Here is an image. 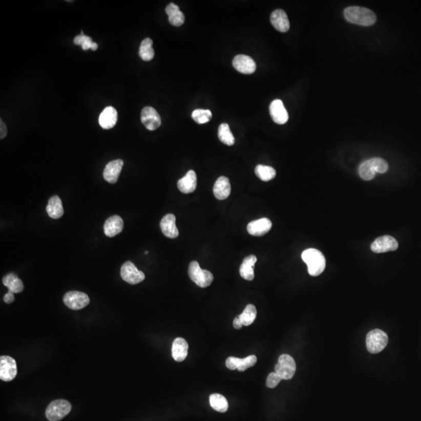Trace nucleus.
Instances as JSON below:
<instances>
[{"mask_svg": "<svg viewBox=\"0 0 421 421\" xmlns=\"http://www.w3.org/2000/svg\"><path fill=\"white\" fill-rule=\"evenodd\" d=\"M165 12L169 16V22L170 25L175 27H180L185 22V16L183 12L180 11V7L176 4H169L165 8Z\"/></svg>", "mask_w": 421, "mask_h": 421, "instance_id": "nucleus-25", "label": "nucleus"}, {"mask_svg": "<svg viewBox=\"0 0 421 421\" xmlns=\"http://www.w3.org/2000/svg\"><path fill=\"white\" fill-rule=\"evenodd\" d=\"M17 374L16 361L10 356L0 357V379L4 382H11Z\"/></svg>", "mask_w": 421, "mask_h": 421, "instance_id": "nucleus-9", "label": "nucleus"}, {"mask_svg": "<svg viewBox=\"0 0 421 421\" xmlns=\"http://www.w3.org/2000/svg\"><path fill=\"white\" fill-rule=\"evenodd\" d=\"M162 234L168 238L175 239L179 236V230L176 225V216L168 214L162 218L160 222Z\"/></svg>", "mask_w": 421, "mask_h": 421, "instance_id": "nucleus-19", "label": "nucleus"}, {"mask_svg": "<svg viewBox=\"0 0 421 421\" xmlns=\"http://www.w3.org/2000/svg\"><path fill=\"white\" fill-rule=\"evenodd\" d=\"M269 112L271 119L277 124H285L289 119V114L282 100H274L270 104Z\"/></svg>", "mask_w": 421, "mask_h": 421, "instance_id": "nucleus-12", "label": "nucleus"}, {"mask_svg": "<svg viewBox=\"0 0 421 421\" xmlns=\"http://www.w3.org/2000/svg\"><path fill=\"white\" fill-rule=\"evenodd\" d=\"M255 174L263 181H269L276 177V171L274 168L268 165H258L255 168Z\"/></svg>", "mask_w": 421, "mask_h": 421, "instance_id": "nucleus-31", "label": "nucleus"}, {"mask_svg": "<svg viewBox=\"0 0 421 421\" xmlns=\"http://www.w3.org/2000/svg\"><path fill=\"white\" fill-rule=\"evenodd\" d=\"M3 283L8 288L9 292L13 293H19L24 290V284L18 276L14 273L6 275L3 278Z\"/></svg>", "mask_w": 421, "mask_h": 421, "instance_id": "nucleus-27", "label": "nucleus"}, {"mask_svg": "<svg viewBox=\"0 0 421 421\" xmlns=\"http://www.w3.org/2000/svg\"><path fill=\"white\" fill-rule=\"evenodd\" d=\"M117 119L118 113L116 109L108 107L101 112L98 122L103 129L110 130L116 126Z\"/></svg>", "mask_w": 421, "mask_h": 421, "instance_id": "nucleus-18", "label": "nucleus"}, {"mask_svg": "<svg viewBox=\"0 0 421 421\" xmlns=\"http://www.w3.org/2000/svg\"><path fill=\"white\" fill-rule=\"evenodd\" d=\"M178 189L183 194H191L197 188V175L194 170H190L186 176L177 183Z\"/></svg>", "mask_w": 421, "mask_h": 421, "instance_id": "nucleus-21", "label": "nucleus"}, {"mask_svg": "<svg viewBox=\"0 0 421 421\" xmlns=\"http://www.w3.org/2000/svg\"><path fill=\"white\" fill-rule=\"evenodd\" d=\"M7 134V126H6L5 123H4V121L1 119L0 120V139L2 140V139L5 138Z\"/></svg>", "mask_w": 421, "mask_h": 421, "instance_id": "nucleus-38", "label": "nucleus"}, {"mask_svg": "<svg viewBox=\"0 0 421 421\" xmlns=\"http://www.w3.org/2000/svg\"><path fill=\"white\" fill-rule=\"evenodd\" d=\"M389 342L387 334L380 329L370 331L366 337V345L368 352L373 354L380 353L386 347Z\"/></svg>", "mask_w": 421, "mask_h": 421, "instance_id": "nucleus-3", "label": "nucleus"}, {"mask_svg": "<svg viewBox=\"0 0 421 421\" xmlns=\"http://www.w3.org/2000/svg\"><path fill=\"white\" fill-rule=\"evenodd\" d=\"M257 260V257L253 255H249L243 259L240 268V274L243 279L247 281H252L255 279L254 267Z\"/></svg>", "mask_w": 421, "mask_h": 421, "instance_id": "nucleus-24", "label": "nucleus"}, {"mask_svg": "<svg viewBox=\"0 0 421 421\" xmlns=\"http://www.w3.org/2000/svg\"><path fill=\"white\" fill-rule=\"evenodd\" d=\"M297 366L292 356L288 354H283L279 356L277 364L275 367L276 372L283 380H289L295 374Z\"/></svg>", "mask_w": 421, "mask_h": 421, "instance_id": "nucleus-6", "label": "nucleus"}, {"mask_svg": "<svg viewBox=\"0 0 421 421\" xmlns=\"http://www.w3.org/2000/svg\"><path fill=\"white\" fill-rule=\"evenodd\" d=\"M123 229V221L119 216L109 218L104 225V233L108 237H113L120 234Z\"/></svg>", "mask_w": 421, "mask_h": 421, "instance_id": "nucleus-20", "label": "nucleus"}, {"mask_svg": "<svg viewBox=\"0 0 421 421\" xmlns=\"http://www.w3.org/2000/svg\"><path fill=\"white\" fill-rule=\"evenodd\" d=\"M140 119L144 127L152 131L158 129L162 123L159 113L150 107H146L143 109L140 114Z\"/></svg>", "mask_w": 421, "mask_h": 421, "instance_id": "nucleus-11", "label": "nucleus"}, {"mask_svg": "<svg viewBox=\"0 0 421 421\" xmlns=\"http://www.w3.org/2000/svg\"><path fill=\"white\" fill-rule=\"evenodd\" d=\"M271 226H272V223L270 219L262 218V219L250 222L247 225V232L251 236L261 237V236L268 234L271 229Z\"/></svg>", "mask_w": 421, "mask_h": 421, "instance_id": "nucleus-15", "label": "nucleus"}, {"mask_svg": "<svg viewBox=\"0 0 421 421\" xmlns=\"http://www.w3.org/2000/svg\"><path fill=\"white\" fill-rule=\"evenodd\" d=\"M234 68L244 74H251L256 70V64L255 60L246 55H238L233 60Z\"/></svg>", "mask_w": 421, "mask_h": 421, "instance_id": "nucleus-14", "label": "nucleus"}, {"mask_svg": "<svg viewBox=\"0 0 421 421\" xmlns=\"http://www.w3.org/2000/svg\"><path fill=\"white\" fill-rule=\"evenodd\" d=\"M188 343L183 338H177L173 341L172 346V355L177 362H182L186 359L188 354Z\"/></svg>", "mask_w": 421, "mask_h": 421, "instance_id": "nucleus-23", "label": "nucleus"}, {"mask_svg": "<svg viewBox=\"0 0 421 421\" xmlns=\"http://www.w3.org/2000/svg\"><path fill=\"white\" fill-rule=\"evenodd\" d=\"M271 24L279 32H287L290 28L289 18L284 10H276L273 11L270 17Z\"/></svg>", "mask_w": 421, "mask_h": 421, "instance_id": "nucleus-17", "label": "nucleus"}, {"mask_svg": "<svg viewBox=\"0 0 421 421\" xmlns=\"http://www.w3.org/2000/svg\"><path fill=\"white\" fill-rule=\"evenodd\" d=\"M123 166V161L121 159L112 161L107 164L103 172V177L108 183L114 184L117 182Z\"/></svg>", "mask_w": 421, "mask_h": 421, "instance_id": "nucleus-16", "label": "nucleus"}, {"mask_svg": "<svg viewBox=\"0 0 421 421\" xmlns=\"http://www.w3.org/2000/svg\"><path fill=\"white\" fill-rule=\"evenodd\" d=\"M218 137H219L221 142L223 143L225 145L232 146L235 144V138H234V134L231 132L230 128L227 123H222L219 127Z\"/></svg>", "mask_w": 421, "mask_h": 421, "instance_id": "nucleus-30", "label": "nucleus"}, {"mask_svg": "<svg viewBox=\"0 0 421 421\" xmlns=\"http://www.w3.org/2000/svg\"><path fill=\"white\" fill-rule=\"evenodd\" d=\"M65 305L71 310H78L85 308L90 303L89 296L79 291H70L64 297Z\"/></svg>", "mask_w": 421, "mask_h": 421, "instance_id": "nucleus-7", "label": "nucleus"}, {"mask_svg": "<svg viewBox=\"0 0 421 421\" xmlns=\"http://www.w3.org/2000/svg\"><path fill=\"white\" fill-rule=\"evenodd\" d=\"M153 41L151 38H144L140 43L139 49V56L144 61H150L155 56V51L153 48Z\"/></svg>", "mask_w": 421, "mask_h": 421, "instance_id": "nucleus-29", "label": "nucleus"}, {"mask_svg": "<svg viewBox=\"0 0 421 421\" xmlns=\"http://www.w3.org/2000/svg\"><path fill=\"white\" fill-rule=\"evenodd\" d=\"M257 316V310L253 304H248L245 307L244 310L241 314L239 315L242 324L244 326H249L255 321Z\"/></svg>", "mask_w": 421, "mask_h": 421, "instance_id": "nucleus-32", "label": "nucleus"}, {"mask_svg": "<svg viewBox=\"0 0 421 421\" xmlns=\"http://www.w3.org/2000/svg\"><path fill=\"white\" fill-rule=\"evenodd\" d=\"M369 161L376 173H385L389 170V164L383 159L374 158L369 159Z\"/></svg>", "mask_w": 421, "mask_h": 421, "instance_id": "nucleus-36", "label": "nucleus"}, {"mask_svg": "<svg viewBox=\"0 0 421 421\" xmlns=\"http://www.w3.org/2000/svg\"><path fill=\"white\" fill-rule=\"evenodd\" d=\"M360 177L364 180H371L375 177L376 172L371 165L369 160L364 161L359 167Z\"/></svg>", "mask_w": 421, "mask_h": 421, "instance_id": "nucleus-34", "label": "nucleus"}, {"mask_svg": "<svg viewBox=\"0 0 421 421\" xmlns=\"http://www.w3.org/2000/svg\"><path fill=\"white\" fill-rule=\"evenodd\" d=\"M344 16L349 23L361 26H371L377 20L375 13L370 9L361 7H349L345 9Z\"/></svg>", "mask_w": 421, "mask_h": 421, "instance_id": "nucleus-1", "label": "nucleus"}, {"mask_svg": "<svg viewBox=\"0 0 421 421\" xmlns=\"http://www.w3.org/2000/svg\"><path fill=\"white\" fill-rule=\"evenodd\" d=\"M72 406L65 399H57L48 406L46 409V418L49 421H59L70 413Z\"/></svg>", "mask_w": 421, "mask_h": 421, "instance_id": "nucleus-5", "label": "nucleus"}, {"mask_svg": "<svg viewBox=\"0 0 421 421\" xmlns=\"http://www.w3.org/2000/svg\"><path fill=\"white\" fill-rule=\"evenodd\" d=\"M215 197L219 200H225L229 198L231 192V185L229 179L225 177H220L213 187Z\"/></svg>", "mask_w": 421, "mask_h": 421, "instance_id": "nucleus-22", "label": "nucleus"}, {"mask_svg": "<svg viewBox=\"0 0 421 421\" xmlns=\"http://www.w3.org/2000/svg\"><path fill=\"white\" fill-rule=\"evenodd\" d=\"M13 292H8L4 296V301L6 304H11L14 301V295Z\"/></svg>", "mask_w": 421, "mask_h": 421, "instance_id": "nucleus-39", "label": "nucleus"}, {"mask_svg": "<svg viewBox=\"0 0 421 421\" xmlns=\"http://www.w3.org/2000/svg\"><path fill=\"white\" fill-rule=\"evenodd\" d=\"M398 247V243L394 237L391 236H382L376 239L371 246V250L376 254L386 253L394 251Z\"/></svg>", "mask_w": 421, "mask_h": 421, "instance_id": "nucleus-10", "label": "nucleus"}, {"mask_svg": "<svg viewBox=\"0 0 421 421\" xmlns=\"http://www.w3.org/2000/svg\"><path fill=\"white\" fill-rule=\"evenodd\" d=\"M210 407L219 413H225L229 408V404L226 398L220 394L215 393L209 397Z\"/></svg>", "mask_w": 421, "mask_h": 421, "instance_id": "nucleus-28", "label": "nucleus"}, {"mask_svg": "<svg viewBox=\"0 0 421 421\" xmlns=\"http://www.w3.org/2000/svg\"><path fill=\"white\" fill-rule=\"evenodd\" d=\"M46 210L49 217L52 219H57L62 217L64 216V209L60 198L56 195L52 196L49 200Z\"/></svg>", "mask_w": 421, "mask_h": 421, "instance_id": "nucleus-26", "label": "nucleus"}, {"mask_svg": "<svg viewBox=\"0 0 421 421\" xmlns=\"http://www.w3.org/2000/svg\"><path fill=\"white\" fill-rule=\"evenodd\" d=\"M149 254V251H145V255H148Z\"/></svg>", "mask_w": 421, "mask_h": 421, "instance_id": "nucleus-41", "label": "nucleus"}, {"mask_svg": "<svg viewBox=\"0 0 421 421\" xmlns=\"http://www.w3.org/2000/svg\"><path fill=\"white\" fill-rule=\"evenodd\" d=\"M213 117V113L208 110H195L193 112L192 118L198 124H204L209 122Z\"/></svg>", "mask_w": 421, "mask_h": 421, "instance_id": "nucleus-35", "label": "nucleus"}, {"mask_svg": "<svg viewBox=\"0 0 421 421\" xmlns=\"http://www.w3.org/2000/svg\"><path fill=\"white\" fill-rule=\"evenodd\" d=\"M303 261L307 264L308 273L311 276H319L325 271L326 261L320 250L310 248L302 253Z\"/></svg>", "mask_w": 421, "mask_h": 421, "instance_id": "nucleus-2", "label": "nucleus"}, {"mask_svg": "<svg viewBox=\"0 0 421 421\" xmlns=\"http://www.w3.org/2000/svg\"><path fill=\"white\" fill-rule=\"evenodd\" d=\"M120 276L122 280L131 285L138 284L145 279V275L139 271L131 261H127L121 267Z\"/></svg>", "mask_w": 421, "mask_h": 421, "instance_id": "nucleus-8", "label": "nucleus"}, {"mask_svg": "<svg viewBox=\"0 0 421 421\" xmlns=\"http://www.w3.org/2000/svg\"><path fill=\"white\" fill-rule=\"evenodd\" d=\"M283 379L281 378L280 376L276 372L270 373L267 377L266 385L267 387L270 389H274L280 383L281 381Z\"/></svg>", "mask_w": 421, "mask_h": 421, "instance_id": "nucleus-37", "label": "nucleus"}, {"mask_svg": "<svg viewBox=\"0 0 421 421\" xmlns=\"http://www.w3.org/2000/svg\"><path fill=\"white\" fill-rule=\"evenodd\" d=\"M243 324H242L241 321H240V318L239 316L236 317L234 320V327L236 328V329H240L243 327Z\"/></svg>", "mask_w": 421, "mask_h": 421, "instance_id": "nucleus-40", "label": "nucleus"}, {"mask_svg": "<svg viewBox=\"0 0 421 421\" xmlns=\"http://www.w3.org/2000/svg\"><path fill=\"white\" fill-rule=\"evenodd\" d=\"M188 274L191 280L201 288L210 286L214 279L213 273L207 270L201 269L198 261L190 263Z\"/></svg>", "mask_w": 421, "mask_h": 421, "instance_id": "nucleus-4", "label": "nucleus"}, {"mask_svg": "<svg viewBox=\"0 0 421 421\" xmlns=\"http://www.w3.org/2000/svg\"><path fill=\"white\" fill-rule=\"evenodd\" d=\"M257 357L255 355H250L246 358L240 359V358L230 356L225 361V365L227 368L229 370H238L239 371H244L249 368L253 367L257 363Z\"/></svg>", "mask_w": 421, "mask_h": 421, "instance_id": "nucleus-13", "label": "nucleus"}, {"mask_svg": "<svg viewBox=\"0 0 421 421\" xmlns=\"http://www.w3.org/2000/svg\"><path fill=\"white\" fill-rule=\"evenodd\" d=\"M74 44L77 45V46H81L82 49L85 51L89 50L90 49L92 50L95 51L98 49V44L94 43L91 37L85 35L83 31H81L80 34H78L77 36L74 38Z\"/></svg>", "mask_w": 421, "mask_h": 421, "instance_id": "nucleus-33", "label": "nucleus"}]
</instances>
